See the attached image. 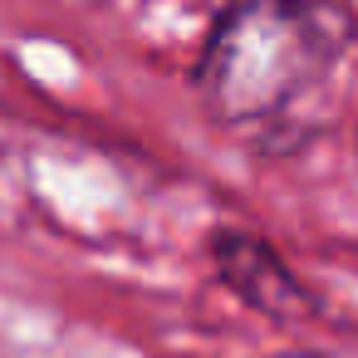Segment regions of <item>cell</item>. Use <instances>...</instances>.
I'll return each instance as SVG.
<instances>
[{
	"mask_svg": "<svg viewBox=\"0 0 358 358\" xmlns=\"http://www.w3.org/2000/svg\"><path fill=\"white\" fill-rule=\"evenodd\" d=\"M211 260L221 270V280L255 309L265 314H304L309 309V294L299 289V280L289 275V265L250 231H221L211 241Z\"/></svg>",
	"mask_w": 358,
	"mask_h": 358,
	"instance_id": "2",
	"label": "cell"
},
{
	"mask_svg": "<svg viewBox=\"0 0 358 358\" xmlns=\"http://www.w3.org/2000/svg\"><path fill=\"white\" fill-rule=\"evenodd\" d=\"M353 40V0H231L196 59V94L221 123L270 118L309 94Z\"/></svg>",
	"mask_w": 358,
	"mask_h": 358,
	"instance_id": "1",
	"label": "cell"
}]
</instances>
